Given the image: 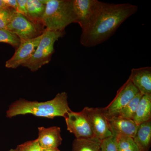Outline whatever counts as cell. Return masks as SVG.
Returning <instances> with one entry per match:
<instances>
[{"instance_id":"cell-11","label":"cell","mask_w":151,"mask_h":151,"mask_svg":"<svg viewBox=\"0 0 151 151\" xmlns=\"http://www.w3.org/2000/svg\"><path fill=\"white\" fill-rule=\"evenodd\" d=\"M129 79L143 95L151 94V68H133Z\"/></svg>"},{"instance_id":"cell-2","label":"cell","mask_w":151,"mask_h":151,"mask_svg":"<svg viewBox=\"0 0 151 151\" xmlns=\"http://www.w3.org/2000/svg\"><path fill=\"white\" fill-rule=\"evenodd\" d=\"M65 92L57 94L52 100L44 102L31 101L20 98L12 103L6 112V117L12 118L19 115L32 114L39 117L53 119L55 117H65L71 111Z\"/></svg>"},{"instance_id":"cell-13","label":"cell","mask_w":151,"mask_h":151,"mask_svg":"<svg viewBox=\"0 0 151 151\" xmlns=\"http://www.w3.org/2000/svg\"><path fill=\"white\" fill-rule=\"evenodd\" d=\"M97 0H73V10L76 23L81 28L89 20L94 12Z\"/></svg>"},{"instance_id":"cell-14","label":"cell","mask_w":151,"mask_h":151,"mask_svg":"<svg viewBox=\"0 0 151 151\" xmlns=\"http://www.w3.org/2000/svg\"><path fill=\"white\" fill-rule=\"evenodd\" d=\"M141 151H149L151 145V120L142 123L133 138Z\"/></svg>"},{"instance_id":"cell-7","label":"cell","mask_w":151,"mask_h":151,"mask_svg":"<svg viewBox=\"0 0 151 151\" xmlns=\"http://www.w3.org/2000/svg\"><path fill=\"white\" fill-rule=\"evenodd\" d=\"M68 131L77 139L94 138V134L88 117L83 111L79 112L69 111L65 117Z\"/></svg>"},{"instance_id":"cell-25","label":"cell","mask_w":151,"mask_h":151,"mask_svg":"<svg viewBox=\"0 0 151 151\" xmlns=\"http://www.w3.org/2000/svg\"><path fill=\"white\" fill-rule=\"evenodd\" d=\"M4 1L7 6L13 9L17 12L18 7L17 0H4Z\"/></svg>"},{"instance_id":"cell-6","label":"cell","mask_w":151,"mask_h":151,"mask_svg":"<svg viewBox=\"0 0 151 151\" xmlns=\"http://www.w3.org/2000/svg\"><path fill=\"white\" fill-rule=\"evenodd\" d=\"M82 111L89 119L94 138L102 141L113 136L104 108L85 107Z\"/></svg>"},{"instance_id":"cell-17","label":"cell","mask_w":151,"mask_h":151,"mask_svg":"<svg viewBox=\"0 0 151 151\" xmlns=\"http://www.w3.org/2000/svg\"><path fill=\"white\" fill-rule=\"evenodd\" d=\"M101 141L94 138L76 139L72 144V151H100Z\"/></svg>"},{"instance_id":"cell-10","label":"cell","mask_w":151,"mask_h":151,"mask_svg":"<svg viewBox=\"0 0 151 151\" xmlns=\"http://www.w3.org/2000/svg\"><path fill=\"white\" fill-rule=\"evenodd\" d=\"M38 133L37 139L40 145L43 149L58 148L62 144L60 127H52L49 128H38Z\"/></svg>"},{"instance_id":"cell-21","label":"cell","mask_w":151,"mask_h":151,"mask_svg":"<svg viewBox=\"0 0 151 151\" xmlns=\"http://www.w3.org/2000/svg\"><path fill=\"white\" fill-rule=\"evenodd\" d=\"M17 11L9 7L0 9V29H6Z\"/></svg>"},{"instance_id":"cell-12","label":"cell","mask_w":151,"mask_h":151,"mask_svg":"<svg viewBox=\"0 0 151 151\" xmlns=\"http://www.w3.org/2000/svg\"><path fill=\"white\" fill-rule=\"evenodd\" d=\"M108 120L113 135H123L132 138L134 137L139 125L133 120L118 116L108 117Z\"/></svg>"},{"instance_id":"cell-22","label":"cell","mask_w":151,"mask_h":151,"mask_svg":"<svg viewBox=\"0 0 151 151\" xmlns=\"http://www.w3.org/2000/svg\"><path fill=\"white\" fill-rule=\"evenodd\" d=\"M100 151H119L116 137L113 135L101 141Z\"/></svg>"},{"instance_id":"cell-18","label":"cell","mask_w":151,"mask_h":151,"mask_svg":"<svg viewBox=\"0 0 151 151\" xmlns=\"http://www.w3.org/2000/svg\"><path fill=\"white\" fill-rule=\"evenodd\" d=\"M143 94L139 92L121 111L118 116L133 120L137 108L142 97Z\"/></svg>"},{"instance_id":"cell-16","label":"cell","mask_w":151,"mask_h":151,"mask_svg":"<svg viewBox=\"0 0 151 151\" xmlns=\"http://www.w3.org/2000/svg\"><path fill=\"white\" fill-rule=\"evenodd\" d=\"M151 120V94L143 95L133 118V121L139 125Z\"/></svg>"},{"instance_id":"cell-24","label":"cell","mask_w":151,"mask_h":151,"mask_svg":"<svg viewBox=\"0 0 151 151\" xmlns=\"http://www.w3.org/2000/svg\"><path fill=\"white\" fill-rule=\"evenodd\" d=\"M27 0H17V12L27 17Z\"/></svg>"},{"instance_id":"cell-5","label":"cell","mask_w":151,"mask_h":151,"mask_svg":"<svg viewBox=\"0 0 151 151\" xmlns=\"http://www.w3.org/2000/svg\"><path fill=\"white\" fill-rule=\"evenodd\" d=\"M6 29L18 37L21 41L32 39L42 35L45 27L33 22L17 12Z\"/></svg>"},{"instance_id":"cell-4","label":"cell","mask_w":151,"mask_h":151,"mask_svg":"<svg viewBox=\"0 0 151 151\" xmlns=\"http://www.w3.org/2000/svg\"><path fill=\"white\" fill-rule=\"evenodd\" d=\"M65 34V31H52L45 29L32 57L22 66L27 68L32 72H35L43 65L48 63L55 52V43Z\"/></svg>"},{"instance_id":"cell-15","label":"cell","mask_w":151,"mask_h":151,"mask_svg":"<svg viewBox=\"0 0 151 151\" xmlns=\"http://www.w3.org/2000/svg\"><path fill=\"white\" fill-rule=\"evenodd\" d=\"M45 8L46 4L44 2V1L27 0V15L26 17L33 22L42 25L44 26L42 19Z\"/></svg>"},{"instance_id":"cell-19","label":"cell","mask_w":151,"mask_h":151,"mask_svg":"<svg viewBox=\"0 0 151 151\" xmlns=\"http://www.w3.org/2000/svg\"><path fill=\"white\" fill-rule=\"evenodd\" d=\"M116 137L119 151H141L133 138L123 135H114Z\"/></svg>"},{"instance_id":"cell-28","label":"cell","mask_w":151,"mask_h":151,"mask_svg":"<svg viewBox=\"0 0 151 151\" xmlns=\"http://www.w3.org/2000/svg\"><path fill=\"white\" fill-rule=\"evenodd\" d=\"M8 151H19L17 147L16 148H15V149H11V150H9Z\"/></svg>"},{"instance_id":"cell-23","label":"cell","mask_w":151,"mask_h":151,"mask_svg":"<svg viewBox=\"0 0 151 151\" xmlns=\"http://www.w3.org/2000/svg\"><path fill=\"white\" fill-rule=\"evenodd\" d=\"M19 151H43L37 139L27 141L17 147Z\"/></svg>"},{"instance_id":"cell-27","label":"cell","mask_w":151,"mask_h":151,"mask_svg":"<svg viewBox=\"0 0 151 151\" xmlns=\"http://www.w3.org/2000/svg\"><path fill=\"white\" fill-rule=\"evenodd\" d=\"M43 151H60L58 148L43 149Z\"/></svg>"},{"instance_id":"cell-8","label":"cell","mask_w":151,"mask_h":151,"mask_svg":"<svg viewBox=\"0 0 151 151\" xmlns=\"http://www.w3.org/2000/svg\"><path fill=\"white\" fill-rule=\"evenodd\" d=\"M139 92L129 78L118 90L116 97L112 102L107 107L104 108L108 117L118 116L122 109Z\"/></svg>"},{"instance_id":"cell-1","label":"cell","mask_w":151,"mask_h":151,"mask_svg":"<svg viewBox=\"0 0 151 151\" xmlns=\"http://www.w3.org/2000/svg\"><path fill=\"white\" fill-rule=\"evenodd\" d=\"M138 9L137 6L127 3L109 4L97 1L91 17L81 28L80 43L87 47L103 43Z\"/></svg>"},{"instance_id":"cell-9","label":"cell","mask_w":151,"mask_h":151,"mask_svg":"<svg viewBox=\"0 0 151 151\" xmlns=\"http://www.w3.org/2000/svg\"><path fill=\"white\" fill-rule=\"evenodd\" d=\"M42 37V35L32 39L21 41L20 44L15 50L13 55L6 61V67L15 69L24 64L32 57Z\"/></svg>"},{"instance_id":"cell-20","label":"cell","mask_w":151,"mask_h":151,"mask_svg":"<svg viewBox=\"0 0 151 151\" xmlns=\"http://www.w3.org/2000/svg\"><path fill=\"white\" fill-rule=\"evenodd\" d=\"M0 42L10 45L16 50L20 44L21 40L17 36L8 30L1 29Z\"/></svg>"},{"instance_id":"cell-26","label":"cell","mask_w":151,"mask_h":151,"mask_svg":"<svg viewBox=\"0 0 151 151\" xmlns=\"http://www.w3.org/2000/svg\"><path fill=\"white\" fill-rule=\"evenodd\" d=\"M7 6L6 5L5 2L4 0H0V9L2 8L6 7Z\"/></svg>"},{"instance_id":"cell-3","label":"cell","mask_w":151,"mask_h":151,"mask_svg":"<svg viewBox=\"0 0 151 151\" xmlns=\"http://www.w3.org/2000/svg\"><path fill=\"white\" fill-rule=\"evenodd\" d=\"M42 22L45 29L52 31H65L66 27L76 23L73 0H46Z\"/></svg>"}]
</instances>
